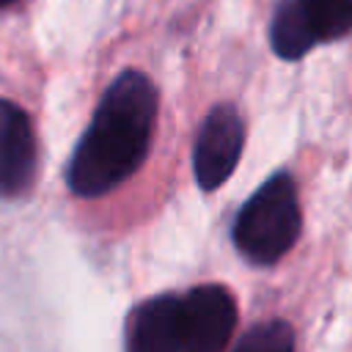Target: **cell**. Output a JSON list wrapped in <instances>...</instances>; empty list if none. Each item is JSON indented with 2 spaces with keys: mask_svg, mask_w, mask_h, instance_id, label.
<instances>
[{
  "mask_svg": "<svg viewBox=\"0 0 352 352\" xmlns=\"http://www.w3.org/2000/svg\"><path fill=\"white\" fill-rule=\"evenodd\" d=\"M157 124V88L138 72H121L94 110L88 129L66 168V182L80 198H99L143 165Z\"/></svg>",
  "mask_w": 352,
  "mask_h": 352,
  "instance_id": "cell-1",
  "label": "cell"
},
{
  "mask_svg": "<svg viewBox=\"0 0 352 352\" xmlns=\"http://www.w3.org/2000/svg\"><path fill=\"white\" fill-rule=\"evenodd\" d=\"M234 245L253 264H275L300 236V201L289 173H272L236 212Z\"/></svg>",
  "mask_w": 352,
  "mask_h": 352,
  "instance_id": "cell-2",
  "label": "cell"
},
{
  "mask_svg": "<svg viewBox=\"0 0 352 352\" xmlns=\"http://www.w3.org/2000/svg\"><path fill=\"white\" fill-rule=\"evenodd\" d=\"M245 146V124L234 104H214L201 121L192 146V173L201 190L212 192L228 182Z\"/></svg>",
  "mask_w": 352,
  "mask_h": 352,
  "instance_id": "cell-3",
  "label": "cell"
},
{
  "mask_svg": "<svg viewBox=\"0 0 352 352\" xmlns=\"http://www.w3.org/2000/svg\"><path fill=\"white\" fill-rule=\"evenodd\" d=\"M236 327V302L226 286H195L182 297V352H226Z\"/></svg>",
  "mask_w": 352,
  "mask_h": 352,
  "instance_id": "cell-4",
  "label": "cell"
},
{
  "mask_svg": "<svg viewBox=\"0 0 352 352\" xmlns=\"http://www.w3.org/2000/svg\"><path fill=\"white\" fill-rule=\"evenodd\" d=\"M36 132L30 116L11 99H0V198H22L36 179Z\"/></svg>",
  "mask_w": 352,
  "mask_h": 352,
  "instance_id": "cell-5",
  "label": "cell"
},
{
  "mask_svg": "<svg viewBox=\"0 0 352 352\" xmlns=\"http://www.w3.org/2000/svg\"><path fill=\"white\" fill-rule=\"evenodd\" d=\"M126 352H182V297L162 294L129 314Z\"/></svg>",
  "mask_w": 352,
  "mask_h": 352,
  "instance_id": "cell-6",
  "label": "cell"
},
{
  "mask_svg": "<svg viewBox=\"0 0 352 352\" xmlns=\"http://www.w3.org/2000/svg\"><path fill=\"white\" fill-rule=\"evenodd\" d=\"M270 41L275 55H280L283 60H297L319 44L294 0H280V6L275 8L270 25Z\"/></svg>",
  "mask_w": 352,
  "mask_h": 352,
  "instance_id": "cell-7",
  "label": "cell"
},
{
  "mask_svg": "<svg viewBox=\"0 0 352 352\" xmlns=\"http://www.w3.org/2000/svg\"><path fill=\"white\" fill-rule=\"evenodd\" d=\"M316 41H333L352 28V0H294Z\"/></svg>",
  "mask_w": 352,
  "mask_h": 352,
  "instance_id": "cell-8",
  "label": "cell"
},
{
  "mask_svg": "<svg viewBox=\"0 0 352 352\" xmlns=\"http://www.w3.org/2000/svg\"><path fill=\"white\" fill-rule=\"evenodd\" d=\"M234 352H294L292 327L280 319L261 322L236 341Z\"/></svg>",
  "mask_w": 352,
  "mask_h": 352,
  "instance_id": "cell-9",
  "label": "cell"
},
{
  "mask_svg": "<svg viewBox=\"0 0 352 352\" xmlns=\"http://www.w3.org/2000/svg\"><path fill=\"white\" fill-rule=\"evenodd\" d=\"M11 3H16V0H0V8H6V6H11Z\"/></svg>",
  "mask_w": 352,
  "mask_h": 352,
  "instance_id": "cell-10",
  "label": "cell"
}]
</instances>
